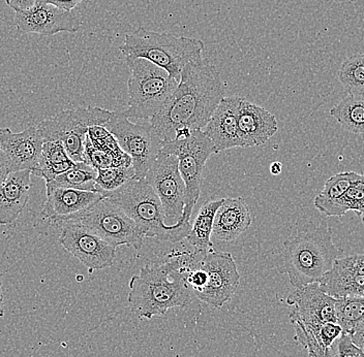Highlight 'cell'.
Returning <instances> with one entry per match:
<instances>
[{"label":"cell","mask_w":364,"mask_h":357,"mask_svg":"<svg viewBox=\"0 0 364 357\" xmlns=\"http://www.w3.org/2000/svg\"><path fill=\"white\" fill-rule=\"evenodd\" d=\"M224 97V83L215 65L206 59L188 63L172 97L150 123L164 143L175 140L181 129L203 131Z\"/></svg>","instance_id":"cell-1"},{"label":"cell","mask_w":364,"mask_h":357,"mask_svg":"<svg viewBox=\"0 0 364 357\" xmlns=\"http://www.w3.org/2000/svg\"><path fill=\"white\" fill-rule=\"evenodd\" d=\"M186 253L172 251L164 263L148 265L131 279L127 302L139 318L164 316L192 301L193 291L186 283L184 270Z\"/></svg>","instance_id":"cell-2"},{"label":"cell","mask_w":364,"mask_h":357,"mask_svg":"<svg viewBox=\"0 0 364 357\" xmlns=\"http://www.w3.org/2000/svg\"><path fill=\"white\" fill-rule=\"evenodd\" d=\"M341 253L343 249L332 241L328 225L309 222L284 241L282 272L288 275L295 288L318 283Z\"/></svg>","instance_id":"cell-3"},{"label":"cell","mask_w":364,"mask_h":357,"mask_svg":"<svg viewBox=\"0 0 364 357\" xmlns=\"http://www.w3.org/2000/svg\"><path fill=\"white\" fill-rule=\"evenodd\" d=\"M119 50L125 58L145 59L179 82L182 70L188 63L203 60L204 43L197 38L138 28L125 35Z\"/></svg>","instance_id":"cell-4"},{"label":"cell","mask_w":364,"mask_h":357,"mask_svg":"<svg viewBox=\"0 0 364 357\" xmlns=\"http://www.w3.org/2000/svg\"><path fill=\"white\" fill-rule=\"evenodd\" d=\"M135 221L145 238L178 243L188 236L192 224H165L163 207L146 179L131 180L119 190L104 195Z\"/></svg>","instance_id":"cell-5"},{"label":"cell","mask_w":364,"mask_h":357,"mask_svg":"<svg viewBox=\"0 0 364 357\" xmlns=\"http://www.w3.org/2000/svg\"><path fill=\"white\" fill-rule=\"evenodd\" d=\"M131 70L127 79L129 109L125 117L151 120L172 97L179 82L163 68L142 58H125Z\"/></svg>","instance_id":"cell-6"},{"label":"cell","mask_w":364,"mask_h":357,"mask_svg":"<svg viewBox=\"0 0 364 357\" xmlns=\"http://www.w3.org/2000/svg\"><path fill=\"white\" fill-rule=\"evenodd\" d=\"M161 152L178 158V168L186 184V197L181 224H191L193 207L201 194V183L207 160L216 154L215 147L202 129L192 131L182 140H173L163 144Z\"/></svg>","instance_id":"cell-7"},{"label":"cell","mask_w":364,"mask_h":357,"mask_svg":"<svg viewBox=\"0 0 364 357\" xmlns=\"http://www.w3.org/2000/svg\"><path fill=\"white\" fill-rule=\"evenodd\" d=\"M110 111L97 106L63 111L38 123L44 142L60 141L68 155L75 163H84V147L88 129L102 126L111 117Z\"/></svg>","instance_id":"cell-8"},{"label":"cell","mask_w":364,"mask_h":357,"mask_svg":"<svg viewBox=\"0 0 364 357\" xmlns=\"http://www.w3.org/2000/svg\"><path fill=\"white\" fill-rule=\"evenodd\" d=\"M102 126L115 136L120 148L131 157L135 180L144 179L164 144L151 123H133L125 117L124 111H115Z\"/></svg>","instance_id":"cell-9"},{"label":"cell","mask_w":364,"mask_h":357,"mask_svg":"<svg viewBox=\"0 0 364 357\" xmlns=\"http://www.w3.org/2000/svg\"><path fill=\"white\" fill-rule=\"evenodd\" d=\"M72 220H77L115 247L132 246L140 251L144 243V234L135 221L105 197Z\"/></svg>","instance_id":"cell-10"},{"label":"cell","mask_w":364,"mask_h":357,"mask_svg":"<svg viewBox=\"0 0 364 357\" xmlns=\"http://www.w3.org/2000/svg\"><path fill=\"white\" fill-rule=\"evenodd\" d=\"M163 207L165 224L181 221L186 204V184L178 168V158L161 151L145 177Z\"/></svg>","instance_id":"cell-11"},{"label":"cell","mask_w":364,"mask_h":357,"mask_svg":"<svg viewBox=\"0 0 364 357\" xmlns=\"http://www.w3.org/2000/svg\"><path fill=\"white\" fill-rule=\"evenodd\" d=\"M60 226L59 243L90 272L112 267L117 247L95 235L77 220H68Z\"/></svg>","instance_id":"cell-12"},{"label":"cell","mask_w":364,"mask_h":357,"mask_svg":"<svg viewBox=\"0 0 364 357\" xmlns=\"http://www.w3.org/2000/svg\"><path fill=\"white\" fill-rule=\"evenodd\" d=\"M200 265L206 270L208 279L204 290L196 297L213 308H222L232 299L240 284V274L233 256L229 252L211 249L204 254Z\"/></svg>","instance_id":"cell-13"},{"label":"cell","mask_w":364,"mask_h":357,"mask_svg":"<svg viewBox=\"0 0 364 357\" xmlns=\"http://www.w3.org/2000/svg\"><path fill=\"white\" fill-rule=\"evenodd\" d=\"M14 24L20 33L50 36L59 33H77L82 22L73 11L36 0L31 8L16 11Z\"/></svg>","instance_id":"cell-14"},{"label":"cell","mask_w":364,"mask_h":357,"mask_svg":"<svg viewBox=\"0 0 364 357\" xmlns=\"http://www.w3.org/2000/svg\"><path fill=\"white\" fill-rule=\"evenodd\" d=\"M334 297L321 290L318 283H311L301 288H296L289 295L287 302L294 307L290 312L291 322L309 326L334 322L338 324Z\"/></svg>","instance_id":"cell-15"},{"label":"cell","mask_w":364,"mask_h":357,"mask_svg":"<svg viewBox=\"0 0 364 357\" xmlns=\"http://www.w3.org/2000/svg\"><path fill=\"white\" fill-rule=\"evenodd\" d=\"M43 145L44 140L38 125L17 133L10 128H0V150L8 158L11 172H33L38 167Z\"/></svg>","instance_id":"cell-16"},{"label":"cell","mask_w":364,"mask_h":357,"mask_svg":"<svg viewBox=\"0 0 364 357\" xmlns=\"http://www.w3.org/2000/svg\"><path fill=\"white\" fill-rule=\"evenodd\" d=\"M318 286L336 300L360 297L364 288V254L336 259Z\"/></svg>","instance_id":"cell-17"},{"label":"cell","mask_w":364,"mask_h":357,"mask_svg":"<svg viewBox=\"0 0 364 357\" xmlns=\"http://www.w3.org/2000/svg\"><path fill=\"white\" fill-rule=\"evenodd\" d=\"M47 201L43 207L42 217L50 224L59 225L74 219L104 197L95 191L70 188H46Z\"/></svg>","instance_id":"cell-18"},{"label":"cell","mask_w":364,"mask_h":357,"mask_svg":"<svg viewBox=\"0 0 364 357\" xmlns=\"http://www.w3.org/2000/svg\"><path fill=\"white\" fill-rule=\"evenodd\" d=\"M239 97H225L204 128L215 147L216 154L234 148H245L238 128Z\"/></svg>","instance_id":"cell-19"},{"label":"cell","mask_w":364,"mask_h":357,"mask_svg":"<svg viewBox=\"0 0 364 357\" xmlns=\"http://www.w3.org/2000/svg\"><path fill=\"white\" fill-rule=\"evenodd\" d=\"M238 128L245 148L265 144L279 131L273 114L245 99L239 104Z\"/></svg>","instance_id":"cell-20"},{"label":"cell","mask_w":364,"mask_h":357,"mask_svg":"<svg viewBox=\"0 0 364 357\" xmlns=\"http://www.w3.org/2000/svg\"><path fill=\"white\" fill-rule=\"evenodd\" d=\"M249 206L241 197L224 199L215 214L213 236L222 242L231 243L252 225Z\"/></svg>","instance_id":"cell-21"},{"label":"cell","mask_w":364,"mask_h":357,"mask_svg":"<svg viewBox=\"0 0 364 357\" xmlns=\"http://www.w3.org/2000/svg\"><path fill=\"white\" fill-rule=\"evenodd\" d=\"M31 170H20L9 175L0 187V225L14 224L29 201L31 188Z\"/></svg>","instance_id":"cell-22"},{"label":"cell","mask_w":364,"mask_h":357,"mask_svg":"<svg viewBox=\"0 0 364 357\" xmlns=\"http://www.w3.org/2000/svg\"><path fill=\"white\" fill-rule=\"evenodd\" d=\"M75 165L76 163L68 155L65 145L60 141H50L44 142L38 167L33 174L49 182Z\"/></svg>","instance_id":"cell-23"},{"label":"cell","mask_w":364,"mask_h":357,"mask_svg":"<svg viewBox=\"0 0 364 357\" xmlns=\"http://www.w3.org/2000/svg\"><path fill=\"white\" fill-rule=\"evenodd\" d=\"M223 202L224 199L207 202L200 209L192 225V229L186 238L188 244L198 251L206 253L209 250L213 249V243L210 238L213 235L215 214Z\"/></svg>","instance_id":"cell-24"},{"label":"cell","mask_w":364,"mask_h":357,"mask_svg":"<svg viewBox=\"0 0 364 357\" xmlns=\"http://www.w3.org/2000/svg\"><path fill=\"white\" fill-rule=\"evenodd\" d=\"M348 133L364 134V95L349 94L330 111Z\"/></svg>","instance_id":"cell-25"},{"label":"cell","mask_w":364,"mask_h":357,"mask_svg":"<svg viewBox=\"0 0 364 357\" xmlns=\"http://www.w3.org/2000/svg\"><path fill=\"white\" fill-rule=\"evenodd\" d=\"M97 170L85 163H76L72 168L58 175L52 181L46 182V188H70V190L95 191Z\"/></svg>","instance_id":"cell-26"},{"label":"cell","mask_w":364,"mask_h":357,"mask_svg":"<svg viewBox=\"0 0 364 357\" xmlns=\"http://www.w3.org/2000/svg\"><path fill=\"white\" fill-rule=\"evenodd\" d=\"M363 178V174L348 170V172H338L331 178L327 180L324 188L321 191L320 194L316 197L314 204L318 212H324L325 209L330 206L332 202L343 197L347 190L355 183Z\"/></svg>","instance_id":"cell-27"},{"label":"cell","mask_w":364,"mask_h":357,"mask_svg":"<svg viewBox=\"0 0 364 357\" xmlns=\"http://www.w3.org/2000/svg\"><path fill=\"white\" fill-rule=\"evenodd\" d=\"M350 211L356 214L364 224V172L363 178L355 182L347 192L327 207L323 214L328 217H343Z\"/></svg>","instance_id":"cell-28"},{"label":"cell","mask_w":364,"mask_h":357,"mask_svg":"<svg viewBox=\"0 0 364 357\" xmlns=\"http://www.w3.org/2000/svg\"><path fill=\"white\" fill-rule=\"evenodd\" d=\"M338 79L349 94L364 95V53L346 58L338 70Z\"/></svg>","instance_id":"cell-29"},{"label":"cell","mask_w":364,"mask_h":357,"mask_svg":"<svg viewBox=\"0 0 364 357\" xmlns=\"http://www.w3.org/2000/svg\"><path fill=\"white\" fill-rule=\"evenodd\" d=\"M84 163L97 170L109 167H133L131 157L125 152L122 154H116L95 147L91 144L87 136H86L85 147H84Z\"/></svg>","instance_id":"cell-30"},{"label":"cell","mask_w":364,"mask_h":357,"mask_svg":"<svg viewBox=\"0 0 364 357\" xmlns=\"http://www.w3.org/2000/svg\"><path fill=\"white\" fill-rule=\"evenodd\" d=\"M336 312L343 334L349 335L352 329L364 320V297L336 300Z\"/></svg>","instance_id":"cell-31"},{"label":"cell","mask_w":364,"mask_h":357,"mask_svg":"<svg viewBox=\"0 0 364 357\" xmlns=\"http://www.w3.org/2000/svg\"><path fill=\"white\" fill-rule=\"evenodd\" d=\"M133 179H135V170L133 167L99 170L95 180V192L101 193L104 197L108 193L119 190L122 186Z\"/></svg>","instance_id":"cell-32"},{"label":"cell","mask_w":364,"mask_h":357,"mask_svg":"<svg viewBox=\"0 0 364 357\" xmlns=\"http://www.w3.org/2000/svg\"><path fill=\"white\" fill-rule=\"evenodd\" d=\"M325 357H364V352L352 342L349 335L343 334L328 348Z\"/></svg>","instance_id":"cell-33"},{"label":"cell","mask_w":364,"mask_h":357,"mask_svg":"<svg viewBox=\"0 0 364 357\" xmlns=\"http://www.w3.org/2000/svg\"><path fill=\"white\" fill-rule=\"evenodd\" d=\"M349 336L351 338L352 342L364 352V320L352 329Z\"/></svg>","instance_id":"cell-34"},{"label":"cell","mask_w":364,"mask_h":357,"mask_svg":"<svg viewBox=\"0 0 364 357\" xmlns=\"http://www.w3.org/2000/svg\"><path fill=\"white\" fill-rule=\"evenodd\" d=\"M38 1L46 2V4H53L61 10L73 11L79 4L83 0H38Z\"/></svg>","instance_id":"cell-35"},{"label":"cell","mask_w":364,"mask_h":357,"mask_svg":"<svg viewBox=\"0 0 364 357\" xmlns=\"http://www.w3.org/2000/svg\"><path fill=\"white\" fill-rule=\"evenodd\" d=\"M36 0H6V4L16 11L27 10L34 6Z\"/></svg>","instance_id":"cell-36"},{"label":"cell","mask_w":364,"mask_h":357,"mask_svg":"<svg viewBox=\"0 0 364 357\" xmlns=\"http://www.w3.org/2000/svg\"><path fill=\"white\" fill-rule=\"evenodd\" d=\"M11 172V170L8 158L0 150V187H1L2 184L4 183V181L8 178Z\"/></svg>","instance_id":"cell-37"},{"label":"cell","mask_w":364,"mask_h":357,"mask_svg":"<svg viewBox=\"0 0 364 357\" xmlns=\"http://www.w3.org/2000/svg\"><path fill=\"white\" fill-rule=\"evenodd\" d=\"M282 170H283V165L279 161H275L270 165V172L273 176H279L281 175Z\"/></svg>","instance_id":"cell-38"},{"label":"cell","mask_w":364,"mask_h":357,"mask_svg":"<svg viewBox=\"0 0 364 357\" xmlns=\"http://www.w3.org/2000/svg\"><path fill=\"white\" fill-rule=\"evenodd\" d=\"M4 295H2L1 291V281H0V318L4 317Z\"/></svg>","instance_id":"cell-39"},{"label":"cell","mask_w":364,"mask_h":357,"mask_svg":"<svg viewBox=\"0 0 364 357\" xmlns=\"http://www.w3.org/2000/svg\"><path fill=\"white\" fill-rule=\"evenodd\" d=\"M360 297H364V288H363V292H361Z\"/></svg>","instance_id":"cell-40"}]
</instances>
